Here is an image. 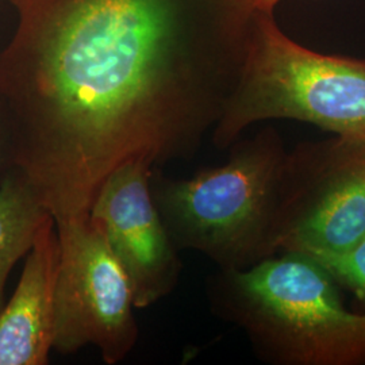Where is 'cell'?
Returning a JSON list of instances; mask_svg holds the SVG:
<instances>
[{
    "instance_id": "obj_1",
    "label": "cell",
    "mask_w": 365,
    "mask_h": 365,
    "mask_svg": "<svg viewBox=\"0 0 365 365\" xmlns=\"http://www.w3.org/2000/svg\"><path fill=\"white\" fill-rule=\"evenodd\" d=\"M0 52L15 167L54 221L122 164L191 158L248 53L256 0H30Z\"/></svg>"
},
{
    "instance_id": "obj_2",
    "label": "cell",
    "mask_w": 365,
    "mask_h": 365,
    "mask_svg": "<svg viewBox=\"0 0 365 365\" xmlns=\"http://www.w3.org/2000/svg\"><path fill=\"white\" fill-rule=\"evenodd\" d=\"M229 160L172 179L152 170L150 190L175 248L218 269H247L282 252L288 150L272 126L230 146Z\"/></svg>"
},
{
    "instance_id": "obj_3",
    "label": "cell",
    "mask_w": 365,
    "mask_h": 365,
    "mask_svg": "<svg viewBox=\"0 0 365 365\" xmlns=\"http://www.w3.org/2000/svg\"><path fill=\"white\" fill-rule=\"evenodd\" d=\"M207 298L265 363L365 365V312L344 306L336 280L307 255L282 252L247 269H218Z\"/></svg>"
},
{
    "instance_id": "obj_4",
    "label": "cell",
    "mask_w": 365,
    "mask_h": 365,
    "mask_svg": "<svg viewBox=\"0 0 365 365\" xmlns=\"http://www.w3.org/2000/svg\"><path fill=\"white\" fill-rule=\"evenodd\" d=\"M289 119L339 137L365 138V60L307 49L272 11L257 10L248 53L212 144L227 149L255 123Z\"/></svg>"
},
{
    "instance_id": "obj_5",
    "label": "cell",
    "mask_w": 365,
    "mask_h": 365,
    "mask_svg": "<svg viewBox=\"0 0 365 365\" xmlns=\"http://www.w3.org/2000/svg\"><path fill=\"white\" fill-rule=\"evenodd\" d=\"M60 245L53 351L95 346L106 364L125 360L138 339L130 284L90 214L54 221Z\"/></svg>"
},
{
    "instance_id": "obj_6",
    "label": "cell",
    "mask_w": 365,
    "mask_h": 365,
    "mask_svg": "<svg viewBox=\"0 0 365 365\" xmlns=\"http://www.w3.org/2000/svg\"><path fill=\"white\" fill-rule=\"evenodd\" d=\"M364 238L365 138L297 145L287 157L282 252L342 255Z\"/></svg>"
},
{
    "instance_id": "obj_7",
    "label": "cell",
    "mask_w": 365,
    "mask_h": 365,
    "mask_svg": "<svg viewBox=\"0 0 365 365\" xmlns=\"http://www.w3.org/2000/svg\"><path fill=\"white\" fill-rule=\"evenodd\" d=\"M153 167L143 158L113 170L98 190L90 217L126 274L135 309H146L176 288L182 261L153 200Z\"/></svg>"
},
{
    "instance_id": "obj_8",
    "label": "cell",
    "mask_w": 365,
    "mask_h": 365,
    "mask_svg": "<svg viewBox=\"0 0 365 365\" xmlns=\"http://www.w3.org/2000/svg\"><path fill=\"white\" fill-rule=\"evenodd\" d=\"M58 261V237L49 217L26 255L18 286L0 310V365L48 364Z\"/></svg>"
},
{
    "instance_id": "obj_9",
    "label": "cell",
    "mask_w": 365,
    "mask_h": 365,
    "mask_svg": "<svg viewBox=\"0 0 365 365\" xmlns=\"http://www.w3.org/2000/svg\"><path fill=\"white\" fill-rule=\"evenodd\" d=\"M49 217L25 175L14 167L0 182V310L14 265L29 253Z\"/></svg>"
},
{
    "instance_id": "obj_10",
    "label": "cell",
    "mask_w": 365,
    "mask_h": 365,
    "mask_svg": "<svg viewBox=\"0 0 365 365\" xmlns=\"http://www.w3.org/2000/svg\"><path fill=\"white\" fill-rule=\"evenodd\" d=\"M310 257L319 262L337 284L352 291L365 307V238L346 253Z\"/></svg>"
},
{
    "instance_id": "obj_11",
    "label": "cell",
    "mask_w": 365,
    "mask_h": 365,
    "mask_svg": "<svg viewBox=\"0 0 365 365\" xmlns=\"http://www.w3.org/2000/svg\"><path fill=\"white\" fill-rule=\"evenodd\" d=\"M15 167L13 135L9 118L0 103V182L4 176Z\"/></svg>"
},
{
    "instance_id": "obj_12",
    "label": "cell",
    "mask_w": 365,
    "mask_h": 365,
    "mask_svg": "<svg viewBox=\"0 0 365 365\" xmlns=\"http://www.w3.org/2000/svg\"><path fill=\"white\" fill-rule=\"evenodd\" d=\"M283 0H256V9L261 11H272L274 13V9L279 3Z\"/></svg>"
},
{
    "instance_id": "obj_13",
    "label": "cell",
    "mask_w": 365,
    "mask_h": 365,
    "mask_svg": "<svg viewBox=\"0 0 365 365\" xmlns=\"http://www.w3.org/2000/svg\"><path fill=\"white\" fill-rule=\"evenodd\" d=\"M9 3H11L14 7L18 10V9H21L22 6H25L27 1H30V0H7Z\"/></svg>"
}]
</instances>
